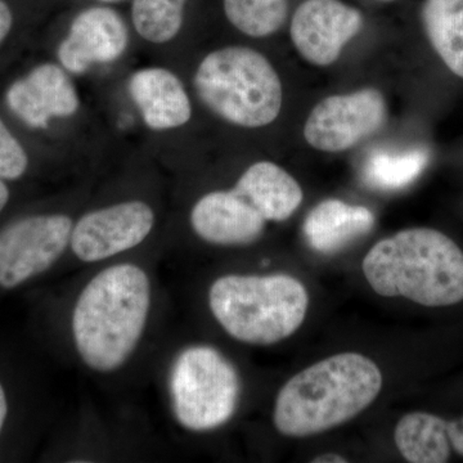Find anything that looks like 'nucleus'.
Returning a JSON list of instances; mask_svg holds the SVG:
<instances>
[{"instance_id":"obj_1","label":"nucleus","mask_w":463,"mask_h":463,"mask_svg":"<svg viewBox=\"0 0 463 463\" xmlns=\"http://www.w3.org/2000/svg\"><path fill=\"white\" fill-rule=\"evenodd\" d=\"M151 307V282L136 264H118L97 274L76 300L72 336L85 364L112 373L141 340Z\"/></svg>"},{"instance_id":"obj_2","label":"nucleus","mask_w":463,"mask_h":463,"mask_svg":"<svg viewBox=\"0 0 463 463\" xmlns=\"http://www.w3.org/2000/svg\"><path fill=\"white\" fill-rule=\"evenodd\" d=\"M383 389L379 365L359 353H341L309 365L279 390L273 422L279 434H322L367 410Z\"/></svg>"},{"instance_id":"obj_3","label":"nucleus","mask_w":463,"mask_h":463,"mask_svg":"<svg viewBox=\"0 0 463 463\" xmlns=\"http://www.w3.org/2000/svg\"><path fill=\"white\" fill-rule=\"evenodd\" d=\"M362 270L380 297L431 307L463 301V251L432 228H408L379 241L365 255Z\"/></svg>"},{"instance_id":"obj_4","label":"nucleus","mask_w":463,"mask_h":463,"mask_svg":"<svg viewBox=\"0 0 463 463\" xmlns=\"http://www.w3.org/2000/svg\"><path fill=\"white\" fill-rule=\"evenodd\" d=\"M213 316L241 343L272 345L288 339L306 321L309 295L288 274H228L209 289Z\"/></svg>"},{"instance_id":"obj_5","label":"nucleus","mask_w":463,"mask_h":463,"mask_svg":"<svg viewBox=\"0 0 463 463\" xmlns=\"http://www.w3.org/2000/svg\"><path fill=\"white\" fill-rule=\"evenodd\" d=\"M203 105L228 123L263 128L279 118L282 81L260 52L225 47L203 58L194 75Z\"/></svg>"},{"instance_id":"obj_6","label":"nucleus","mask_w":463,"mask_h":463,"mask_svg":"<svg viewBox=\"0 0 463 463\" xmlns=\"http://www.w3.org/2000/svg\"><path fill=\"white\" fill-rule=\"evenodd\" d=\"M169 394L174 416L183 428L215 430L230 421L239 408L240 374L215 347L188 346L170 367Z\"/></svg>"},{"instance_id":"obj_7","label":"nucleus","mask_w":463,"mask_h":463,"mask_svg":"<svg viewBox=\"0 0 463 463\" xmlns=\"http://www.w3.org/2000/svg\"><path fill=\"white\" fill-rule=\"evenodd\" d=\"M388 118V102L376 88L335 94L310 111L304 139L317 151L339 154L380 132Z\"/></svg>"},{"instance_id":"obj_8","label":"nucleus","mask_w":463,"mask_h":463,"mask_svg":"<svg viewBox=\"0 0 463 463\" xmlns=\"http://www.w3.org/2000/svg\"><path fill=\"white\" fill-rule=\"evenodd\" d=\"M71 219L36 215L20 219L0 232V286L14 288L50 269L69 246Z\"/></svg>"},{"instance_id":"obj_9","label":"nucleus","mask_w":463,"mask_h":463,"mask_svg":"<svg viewBox=\"0 0 463 463\" xmlns=\"http://www.w3.org/2000/svg\"><path fill=\"white\" fill-rule=\"evenodd\" d=\"M364 24L362 12L341 0H304L292 16L289 35L307 62L328 67L339 60Z\"/></svg>"},{"instance_id":"obj_10","label":"nucleus","mask_w":463,"mask_h":463,"mask_svg":"<svg viewBox=\"0 0 463 463\" xmlns=\"http://www.w3.org/2000/svg\"><path fill=\"white\" fill-rule=\"evenodd\" d=\"M155 224L151 207L128 201L88 213L72 228V251L84 263H96L136 248Z\"/></svg>"},{"instance_id":"obj_11","label":"nucleus","mask_w":463,"mask_h":463,"mask_svg":"<svg viewBox=\"0 0 463 463\" xmlns=\"http://www.w3.org/2000/svg\"><path fill=\"white\" fill-rule=\"evenodd\" d=\"M127 44L128 30L121 17L112 9L90 8L75 18L58 48V58L69 71L81 74L94 63L120 57Z\"/></svg>"},{"instance_id":"obj_12","label":"nucleus","mask_w":463,"mask_h":463,"mask_svg":"<svg viewBox=\"0 0 463 463\" xmlns=\"http://www.w3.org/2000/svg\"><path fill=\"white\" fill-rule=\"evenodd\" d=\"M267 221L236 191L210 192L191 213L194 233L213 245L245 246L264 233Z\"/></svg>"},{"instance_id":"obj_13","label":"nucleus","mask_w":463,"mask_h":463,"mask_svg":"<svg viewBox=\"0 0 463 463\" xmlns=\"http://www.w3.org/2000/svg\"><path fill=\"white\" fill-rule=\"evenodd\" d=\"M8 108L32 128H47L52 118L74 115L79 97L69 76L56 65L35 67L26 78L11 85Z\"/></svg>"},{"instance_id":"obj_14","label":"nucleus","mask_w":463,"mask_h":463,"mask_svg":"<svg viewBox=\"0 0 463 463\" xmlns=\"http://www.w3.org/2000/svg\"><path fill=\"white\" fill-rule=\"evenodd\" d=\"M129 91L151 129H173L191 118L190 99L181 80L169 70L154 67L136 72L130 78Z\"/></svg>"},{"instance_id":"obj_15","label":"nucleus","mask_w":463,"mask_h":463,"mask_svg":"<svg viewBox=\"0 0 463 463\" xmlns=\"http://www.w3.org/2000/svg\"><path fill=\"white\" fill-rule=\"evenodd\" d=\"M376 223L368 207L328 199L313 207L303 224L307 245L323 255L336 254L373 231Z\"/></svg>"},{"instance_id":"obj_16","label":"nucleus","mask_w":463,"mask_h":463,"mask_svg":"<svg viewBox=\"0 0 463 463\" xmlns=\"http://www.w3.org/2000/svg\"><path fill=\"white\" fill-rule=\"evenodd\" d=\"M233 190L267 222L288 221L304 200L297 179L270 161H259L246 169Z\"/></svg>"},{"instance_id":"obj_17","label":"nucleus","mask_w":463,"mask_h":463,"mask_svg":"<svg viewBox=\"0 0 463 463\" xmlns=\"http://www.w3.org/2000/svg\"><path fill=\"white\" fill-rule=\"evenodd\" d=\"M421 21L441 62L463 79V0H423Z\"/></svg>"},{"instance_id":"obj_18","label":"nucleus","mask_w":463,"mask_h":463,"mask_svg":"<svg viewBox=\"0 0 463 463\" xmlns=\"http://www.w3.org/2000/svg\"><path fill=\"white\" fill-rule=\"evenodd\" d=\"M394 441L405 461L412 463L447 462L452 449L446 420L426 412L402 417L395 426Z\"/></svg>"},{"instance_id":"obj_19","label":"nucleus","mask_w":463,"mask_h":463,"mask_svg":"<svg viewBox=\"0 0 463 463\" xmlns=\"http://www.w3.org/2000/svg\"><path fill=\"white\" fill-rule=\"evenodd\" d=\"M429 163L425 149L407 151H374L365 160L364 181L381 191H398L416 181Z\"/></svg>"},{"instance_id":"obj_20","label":"nucleus","mask_w":463,"mask_h":463,"mask_svg":"<svg viewBox=\"0 0 463 463\" xmlns=\"http://www.w3.org/2000/svg\"><path fill=\"white\" fill-rule=\"evenodd\" d=\"M232 25L251 38H267L288 20V0H223Z\"/></svg>"},{"instance_id":"obj_21","label":"nucleus","mask_w":463,"mask_h":463,"mask_svg":"<svg viewBox=\"0 0 463 463\" xmlns=\"http://www.w3.org/2000/svg\"><path fill=\"white\" fill-rule=\"evenodd\" d=\"M187 0H134L133 23L146 41L166 43L181 30Z\"/></svg>"},{"instance_id":"obj_22","label":"nucleus","mask_w":463,"mask_h":463,"mask_svg":"<svg viewBox=\"0 0 463 463\" xmlns=\"http://www.w3.org/2000/svg\"><path fill=\"white\" fill-rule=\"evenodd\" d=\"M29 158L0 118V179L14 181L26 172Z\"/></svg>"},{"instance_id":"obj_23","label":"nucleus","mask_w":463,"mask_h":463,"mask_svg":"<svg viewBox=\"0 0 463 463\" xmlns=\"http://www.w3.org/2000/svg\"><path fill=\"white\" fill-rule=\"evenodd\" d=\"M448 439L450 447L457 455L463 457V417L453 421H447Z\"/></svg>"},{"instance_id":"obj_24","label":"nucleus","mask_w":463,"mask_h":463,"mask_svg":"<svg viewBox=\"0 0 463 463\" xmlns=\"http://www.w3.org/2000/svg\"><path fill=\"white\" fill-rule=\"evenodd\" d=\"M12 12L3 0H0V44L7 38L12 27Z\"/></svg>"},{"instance_id":"obj_25","label":"nucleus","mask_w":463,"mask_h":463,"mask_svg":"<svg viewBox=\"0 0 463 463\" xmlns=\"http://www.w3.org/2000/svg\"><path fill=\"white\" fill-rule=\"evenodd\" d=\"M313 463H345L347 459L336 453H325V455L317 456Z\"/></svg>"},{"instance_id":"obj_26","label":"nucleus","mask_w":463,"mask_h":463,"mask_svg":"<svg viewBox=\"0 0 463 463\" xmlns=\"http://www.w3.org/2000/svg\"><path fill=\"white\" fill-rule=\"evenodd\" d=\"M7 398H5V389L0 385V431H2L3 425H5V419H7Z\"/></svg>"},{"instance_id":"obj_27","label":"nucleus","mask_w":463,"mask_h":463,"mask_svg":"<svg viewBox=\"0 0 463 463\" xmlns=\"http://www.w3.org/2000/svg\"><path fill=\"white\" fill-rule=\"evenodd\" d=\"M9 199V192L7 185L5 184V182L0 179V212L5 209V206L7 205Z\"/></svg>"},{"instance_id":"obj_28","label":"nucleus","mask_w":463,"mask_h":463,"mask_svg":"<svg viewBox=\"0 0 463 463\" xmlns=\"http://www.w3.org/2000/svg\"><path fill=\"white\" fill-rule=\"evenodd\" d=\"M102 2H108V3H109V2H118V0H102Z\"/></svg>"},{"instance_id":"obj_29","label":"nucleus","mask_w":463,"mask_h":463,"mask_svg":"<svg viewBox=\"0 0 463 463\" xmlns=\"http://www.w3.org/2000/svg\"><path fill=\"white\" fill-rule=\"evenodd\" d=\"M383 2H394V0H383Z\"/></svg>"}]
</instances>
